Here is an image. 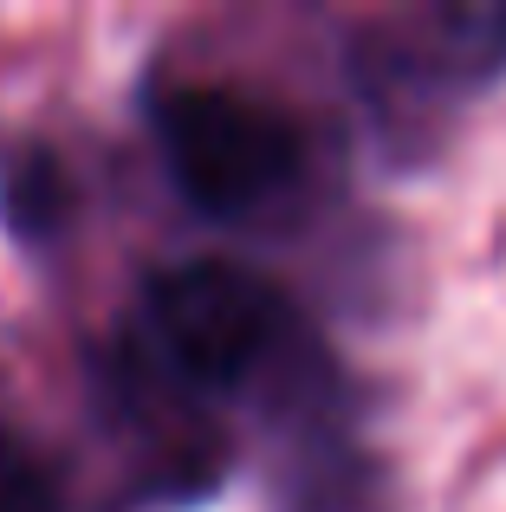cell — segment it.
<instances>
[{
    "instance_id": "1",
    "label": "cell",
    "mask_w": 506,
    "mask_h": 512,
    "mask_svg": "<svg viewBox=\"0 0 506 512\" xmlns=\"http://www.w3.org/2000/svg\"><path fill=\"white\" fill-rule=\"evenodd\" d=\"M169 182L215 221L260 214L299 182L305 137L279 104L241 85H169L150 104Z\"/></svg>"
},
{
    "instance_id": "2",
    "label": "cell",
    "mask_w": 506,
    "mask_h": 512,
    "mask_svg": "<svg viewBox=\"0 0 506 512\" xmlns=\"http://www.w3.org/2000/svg\"><path fill=\"white\" fill-rule=\"evenodd\" d=\"M143 318L163 370L182 389L247 383L286 338V299L241 260H182L143 286Z\"/></svg>"
},
{
    "instance_id": "3",
    "label": "cell",
    "mask_w": 506,
    "mask_h": 512,
    "mask_svg": "<svg viewBox=\"0 0 506 512\" xmlns=\"http://www.w3.org/2000/svg\"><path fill=\"white\" fill-rule=\"evenodd\" d=\"M0 208H7L13 234L26 240H46L65 227V208H72V188H65V169L52 150H13L0 163Z\"/></svg>"
},
{
    "instance_id": "4",
    "label": "cell",
    "mask_w": 506,
    "mask_h": 512,
    "mask_svg": "<svg viewBox=\"0 0 506 512\" xmlns=\"http://www.w3.org/2000/svg\"><path fill=\"white\" fill-rule=\"evenodd\" d=\"M0 512H72L52 454L13 428H0Z\"/></svg>"
}]
</instances>
